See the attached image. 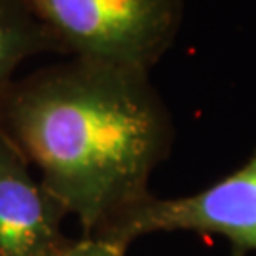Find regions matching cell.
Here are the masks:
<instances>
[{
	"label": "cell",
	"instance_id": "obj_5",
	"mask_svg": "<svg viewBox=\"0 0 256 256\" xmlns=\"http://www.w3.org/2000/svg\"><path fill=\"white\" fill-rule=\"evenodd\" d=\"M38 54L64 52L25 0H0V102L19 64Z\"/></svg>",
	"mask_w": 256,
	"mask_h": 256
},
{
	"label": "cell",
	"instance_id": "obj_3",
	"mask_svg": "<svg viewBox=\"0 0 256 256\" xmlns=\"http://www.w3.org/2000/svg\"><path fill=\"white\" fill-rule=\"evenodd\" d=\"M158 232H198L228 239L234 256L256 250V150L234 173L205 190L158 198L148 194L97 238L122 247Z\"/></svg>",
	"mask_w": 256,
	"mask_h": 256
},
{
	"label": "cell",
	"instance_id": "obj_6",
	"mask_svg": "<svg viewBox=\"0 0 256 256\" xmlns=\"http://www.w3.org/2000/svg\"><path fill=\"white\" fill-rule=\"evenodd\" d=\"M128 247L112 243L101 238H82L72 241V245L63 252V256H126Z\"/></svg>",
	"mask_w": 256,
	"mask_h": 256
},
{
	"label": "cell",
	"instance_id": "obj_1",
	"mask_svg": "<svg viewBox=\"0 0 256 256\" xmlns=\"http://www.w3.org/2000/svg\"><path fill=\"white\" fill-rule=\"evenodd\" d=\"M0 129L84 238L101 236L146 198L174 142L148 70L78 57L14 80Z\"/></svg>",
	"mask_w": 256,
	"mask_h": 256
},
{
	"label": "cell",
	"instance_id": "obj_4",
	"mask_svg": "<svg viewBox=\"0 0 256 256\" xmlns=\"http://www.w3.org/2000/svg\"><path fill=\"white\" fill-rule=\"evenodd\" d=\"M66 210L0 129V256H63Z\"/></svg>",
	"mask_w": 256,
	"mask_h": 256
},
{
	"label": "cell",
	"instance_id": "obj_2",
	"mask_svg": "<svg viewBox=\"0 0 256 256\" xmlns=\"http://www.w3.org/2000/svg\"><path fill=\"white\" fill-rule=\"evenodd\" d=\"M64 55L152 70L182 28L184 0H25Z\"/></svg>",
	"mask_w": 256,
	"mask_h": 256
}]
</instances>
